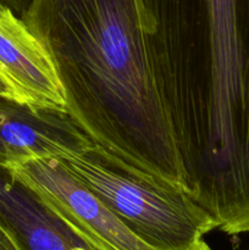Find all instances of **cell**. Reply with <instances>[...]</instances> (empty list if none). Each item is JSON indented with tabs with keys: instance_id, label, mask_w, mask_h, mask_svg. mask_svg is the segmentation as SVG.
I'll return each instance as SVG.
<instances>
[{
	"instance_id": "obj_9",
	"label": "cell",
	"mask_w": 249,
	"mask_h": 250,
	"mask_svg": "<svg viewBox=\"0 0 249 250\" xmlns=\"http://www.w3.org/2000/svg\"><path fill=\"white\" fill-rule=\"evenodd\" d=\"M0 97L2 98H9V99L16 100V97H15L14 92H12L11 88L7 85V83L5 82L4 78L0 76ZM17 102V100H16Z\"/></svg>"
},
{
	"instance_id": "obj_4",
	"label": "cell",
	"mask_w": 249,
	"mask_h": 250,
	"mask_svg": "<svg viewBox=\"0 0 249 250\" xmlns=\"http://www.w3.org/2000/svg\"><path fill=\"white\" fill-rule=\"evenodd\" d=\"M0 76L19 103L34 109L66 112L62 88L48 50L22 17L2 0H0Z\"/></svg>"
},
{
	"instance_id": "obj_8",
	"label": "cell",
	"mask_w": 249,
	"mask_h": 250,
	"mask_svg": "<svg viewBox=\"0 0 249 250\" xmlns=\"http://www.w3.org/2000/svg\"><path fill=\"white\" fill-rule=\"evenodd\" d=\"M0 250H17L14 242L0 226Z\"/></svg>"
},
{
	"instance_id": "obj_1",
	"label": "cell",
	"mask_w": 249,
	"mask_h": 250,
	"mask_svg": "<svg viewBox=\"0 0 249 250\" xmlns=\"http://www.w3.org/2000/svg\"><path fill=\"white\" fill-rule=\"evenodd\" d=\"M21 17L48 50L66 112L90 142L187 193L149 59L141 0H32Z\"/></svg>"
},
{
	"instance_id": "obj_7",
	"label": "cell",
	"mask_w": 249,
	"mask_h": 250,
	"mask_svg": "<svg viewBox=\"0 0 249 250\" xmlns=\"http://www.w3.org/2000/svg\"><path fill=\"white\" fill-rule=\"evenodd\" d=\"M2 1H4L7 6L11 7L19 16H22V14L26 11L32 0H2Z\"/></svg>"
},
{
	"instance_id": "obj_3",
	"label": "cell",
	"mask_w": 249,
	"mask_h": 250,
	"mask_svg": "<svg viewBox=\"0 0 249 250\" xmlns=\"http://www.w3.org/2000/svg\"><path fill=\"white\" fill-rule=\"evenodd\" d=\"M2 165L50 209L102 250H154L58 158L15 159Z\"/></svg>"
},
{
	"instance_id": "obj_6",
	"label": "cell",
	"mask_w": 249,
	"mask_h": 250,
	"mask_svg": "<svg viewBox=\"0 0 249 250\" xmlns=\"http://www.w3.org/2000/svg\"><path fill=\"white\" fill-rule=\"evenodd\" d=\"M0 226L17 250H102L0 164Z\"/></svg>"
},
{
	"instance_id": "obj_2",
	"label": "cell",
	"mask_w": 249,
	"mask_h": 250,
	"mask_svg": "<svg viewBox=\"0 0 249 250\" xmlns=\"http://www.w3.org/2000/svg\"><path fill=\"white\" fill-rule=\"evenodd\" d=\"M142 242L154 250H212L216 226L185 190L134 171L99 146L60 159Z\"/></svg>"
},
{
	"instance_id": "obj_5",
	"label": "cell",
	"mask_w": 249,
	"mask_h": 250,
	"mask_svg": "<svg viewBox=\"0 0 249 250\" xmlns=\"http://www.w3.org/2000/svg\"><path fill=\"white\" fill-rule=\"evenodd\" d=\"M92 146L66 112L0 97V164L23 158L65 159Z\"/></svg>"
}]
</instances>
